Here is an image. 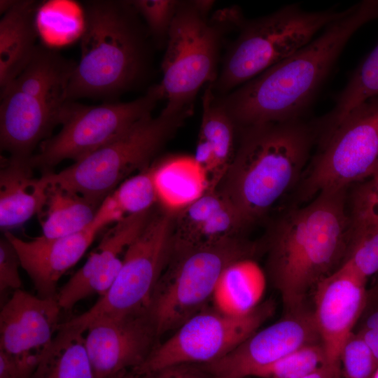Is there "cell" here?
Wrapping results in <instances>:
<instances>
[{"label": "cell", "instance_id": "cell-1", "mask_svg": "<svg viewBox=\"0 0 378 378\" xmlns=\"http://www.w3.org/2000/svg\"><path fill=\"white\" fill-rule=\"evenodd\" d=\"M348 188L320 192L302 206H292L271 225L262 250L266 274L286 312L306 307L317 284L344 262L353 227Z\"/></svg>", "mask_w": 378, "mask_h": 378}, {"label": "cell", "instance_id": "cell-2", "mask_svg": "<svg viewBox=\"0 0 378 378\" xmlns=\"http://www.w3.org/2000/svg\"><path fill=\"white\" fill-rule=\"evenodd\" d=\"M378 19V0L345 9L304 47L217 99L237 128L303 118L351 36Z\"/></svg>", "mask_w": 378, "mask_h": 378}, {"label": "cell", "instance_id": "cell-3", "mask_svg": "<svg viewBox=\"0 0 378 378\" xmlns=\"http://www.w3.org/2000/svg\"><path fill=\"white\" fill-rule=\"evenodd\" d=\"M233 160L217 190L246 228L297 188L316 141L315 122L303 118L238 129Z\"/></svg>", "mask_w": 378, "mask_h": 378}, {"label": "cell", "instance_id": "cell-4", "mask_svg": "<svg viewBox=\"0 0 378 378\" xmlns=\"http://www.w3.org/2000/svg\"><path fill=\"white\" fill-rule=\"evenodd\" d=\"M131 3H85L80 59L66 91V100L114 97L130 87L144 66V45Z\"/></svg>", "mask_w": 378, "mask_h": 378}, {"label": "cell", "instance_id": "cell-5", "mask_svg": "<svg viewBox=\"0 0 378 378\" xmlns=\"http://www.w3.org/2000/svg\"><path fill=\"white\" fill-rule=\"evenodd\" d=\"M191 114L163 110L148 115L108 144L59 172L41 174L57 185L90 200L104 199L135 172L149 168L153 160Z\"/></svg>", "mask_w": 378, "mask_h": 378}, {"label": "cell", "instance_id": "cell-6", "mask_svg": "<svg viewBox=\"0 0 378 378\" xmlns=\"http://www.w3.org/2000/svg\"><path fill=\"white\" fill-rule=\"evenodd\" d=\"M344 10L307 11L292 4L261 18L243 20L213 87L226 92L248 82L309 43Z\"/></svg>", "mask_w": 378, "mask_h": 378}, {"label": "cell", "instance_id": "cell-7", "mask_svg": "<svg viewBox=\"0 0 378 378\" xmlns=\"http://www.w3.org/2000/svg\"><path fill=\"white\" fill-rule=\"evenodd\" d=\"M262 249V244L240 236L209 246L172 253L148 309L158 338L207 307L220 274L230 263L255 258Z\"/></svg>", "mask_w": 378, "mask_h": 378}, {"label": "cell", "instance_id": "cell-8", "mask_svg": "<svg viewBox=\"0 0 378 378\" xmlns=\"http://www.w3.org/2000/svg\"><path fill=\"white\" fill-rule=\"evenodd\" d=\"M316 133V150L297 187L299 203L323 190L349 188L378 169V96Z\"/></svg>", "mask_w": 378, "mask_h": 378}, {"label": "cell", "instance_id": "cell-9", "mask_svg": "<svg viewBox=\"0 0 378 378\" xmlns=\"http://www.w3.org/2000/svg\"><path fill=\"white\" fill-rule=\"evenodd\" d=\"M211 1L180 3L167 36L162 79L155 88L167 100L162 109L178 113L190 108L199 90L216 80L221 29L207 18Z\"/></svg>", "mask_w": 378, "mask_h": 378}, {"label": "cell", "instance_id": "cell-10", "mask_svg": "<svg viewBox=\"0 0 378 378\" xmlns=\"http://www.w3.org/2000/svg\"><path fill=\"white\" fill-rule=\"evenodd\" d=\"M175 215L155 206L145 227L125 251L122 267L109 290L87 312L66 322L85 332L96 318L148 311L171 258Z\"/></svg>", "mask_w": 378, "mask_h": 378}, {"label": "cell", "instance_id": "cell-11", "mask_svg": "<svg viewBox=\"0 0 378 378\" xmlns=\"http://www.w3.org/2000/svg\"><path fill=\"white\" fill-rule=\"evenodd\" d=\"M161 99L154 85L129 102L85 106L66 102L59 114L60 131L40 144L38 152L29 159L31 167L45 174L54 172L64 160H79L152 114Z\"/></svg>", "mask_w": 378, "mask_h": 378}, {"label": "cell", "instance_id": "cell-12", "mask_svg": "<svg viewBox=\"0 0 378 378\" xmlns=\"http://www.w3.org/2000/svg\"><path fill=\"white\" fill-rule=\"evenodd\" d=\"M271 300L245 316H232L207 307L158 343L135 370L145 375L178 364L206 365L223 358L259 330L274 313Z\"/></svg>", "mask_w": 378, "mask_h": 378}, {"label": "cell", "instance_id": "cell-13", "mask_svg": "<svg viewBox=\"0 0 378 378\" xmlns=\"http://www.w3.org/2000/svg\"><path fill=\"white\" fill-rule=\"evenodd\" d=\"M321 342L312 309L286 312L259 329L227 355L201 365L213 378H248L257 370L308 344Z\"/></svg>", "mask_w": 378, "mask_h": 378}, {"label": "cell", "instance_id": "cell-14", "mask_svg": "<svg viewBox=\"0 0 378 378\" xmlns=\"http://www.w3.org/2000/svg\"><path fill=\"white\" fill-rule=\"evenodd\" d=\"M85 343L95 378H119L141 365L158 344L148 311L102 316L86 326Z\"/></svg>", "mask_w": 378, "mask_h": 378}, {"label": "cell", "instance_id": "cell-15", "mask_svg": "<svg viewBox=\"0 0 378 378\" xmlns=\"http://www.w3.org/2000/svg\"><path fill=\"white\" fill-rule=\"evenodd\" d=\"M365 282L366 279L342 264L313 292V316L328 363H340L342 346L365 307Z\"/></svg>", "mask_w": 378, "mask_h": 378}, {"label": "cell", "instance_id": "cell-16", "mask_svg": "<svg viewBox=\"0 0 378 378\" xmlns=\"http://www.w3.org/2000/svg\"><path fill=\"white\" fill-rule=\"evenodd\" d=\"M61 310L57 298L14 290L0 312V351L39 361L58 330Z\"/></svg>", "mask_w": 378, "mask_h": 378}, {"label": "cell", "instance_id": "cell-17", "mask_svg": "<svg viewBox=\"0 0 378 378\" xmlns=\"http://www.w3.org/2000/svg\"><path fill=\"white\" fill-rule=\"evenodd\" d=\"M154 207L123 218L104 234L85 263L58 288L62 310L71 309L92 295L103 296L109 290L122 267L121 254L145 227Z\"/></svg>", "mask_w": 378, "mask_h": 378}, {"label": "cell", "instance_id": "cell-18", "mask_svg": "<svg viewBox=\"0 0 378 378\" xmlns=\"http://www.w3.org/2000/svg\"><path fill=\"white\" fill-rule=\"evenodd\" d=\"M106 225L95 216L83 231L57 238L42 235L26 241L10 232L3 234L10 240L19 255L21 267L30 278L37 295L57 298V284L61 277L75 265Z\"/></svg>", "mask_w": 378, "mask_h": 378}, {"label": "cell", "instance_id": "cell-19", "mask_svg": "<svg viewBox=\"0 0 378 378\" xmlns=\"http://www.w3.org/2000/svg\"><path fill=\"white\" fill-rule=\"evenodd\" d=\"M62 108L13 88L1 90V150L11 157L30 159L59 125Z\"/></svg>", "mask_w": 378, "mask_h": 378}, {"label": "cell", "instance_id": "cell-20", "mask_svg": "<svg viewBox=\"0 0 378 378\" xmlns=\"http://www.w3.org/2000/svg\"><path fill=\"white\" fill-rule=\"evenodd\" d=\"M246 229L231 203L218 190L204 195L175 215L172 253L214 245L240 237Z\"/></svg>", "mask_w": 378, "mask_h": 378}, {"label": "cell", "instance_id": "cell-21", "mask_svg": "<svg viewBox=\"0 0 378 378\" xmlns=\"http://www.w3.org/2000/svg\"><path fill=\"white\" fill-rule=\"evenodd\" d=\"M29 159L1 157L0 227L3 232L22 225L43 209L48 181L36 177Z\"/></svg>", "mask_w": 378, "mask_h": 378}, {"label": "cell", "instance_id": "cell-22", "mask_svg": "<svg viewBox=\"0 0 378 378\" xmlns=\"http://www.w3.org/2000/svg\"><path fill=\"white\" fill-rule=\"evenodd\" d=\"M234 122L218 102L212 83L202 97V115L194 158L204 169L209 190L218 188L235 154Z\"/></svg>", "mask_w": 378, "mask_h": 378}, {"label": "cell", "instance_id": "cell-23", "mask_svg": "<svg viewBox=\"0 0 378 378\" xmlns=\"http://www.w3.org/2000/svg\"><path fill=\"white\" fill-rule=\"evenodd\" d=\"M36 3L16 0L0 20V87L3 90L24 70L37 47Z\"/></svg>", "mask_w": 378, "mask_h": 378}, {"label": "cell", "instance_id": "cell-24", "mask_svg": "<svg viewBox=\"0 0 378 378\" xmlns=\"http://www.w3.org/2000/svg\"><path fill=\"white\" fill-rule=\"evenodd\" d=\"M267 276L254 258L230 263L220 274L211 299V307L224 314L241 316L262 302Z\"/></svg>", "mask_w": 378, "mask_h": 378}, {"label": "cell", "instance_id": "cell-25", "mask_svg": "<svg viewBox=\"0 0 378 378\" xmlns=\"http://www.w3.org/2000/svg\"><path fill=\"white\" fill-rule=\"evenodd\" d=\"M158 204L178 213L209 191L206 175L195 158L177 155L150 166Z\"/></svg>", "mask_w": 378, "mask_h": 378}, {"label": "cell", "instance_id": "cell-26", "mask_svg": "<svg viewBox=\"0 0 378 378\" xmlns=\"http://www.w3.org/2000/svg\"><path fill=\"white\" fill-rule=\"evenodd\" d=\"M76 64L48 46L38 45L24 70L3 90H17L60 109L68 102L66 91Z\"/></svg>", "mask_w": 378, "mask_h": 378}, {"label": "cell", "instance_id": "cell-27", "mask_svg": "<svg viewBox=\"0 0 378 378\" xmlns=\"http://www.w3.org/2000/svg\"><path fill=\"white\" fill-rule=\"evenodd\" d=\"M80 328L60 323L31 378H95Z\"/></svg>", "mask_w": 378, "mask_h": 378}, {"label": "cell", "instance_id": "cell-28", "mask_svg": "<svg viewBox=\"0 0 378 378\" xmlns=\"http://www.w3.org/2000/svg\"><path fill=\"white\" fill-rule=\"evenodd\" d=\"M101 204L77 192L50 184L46 204L38 214L41 235L57 238L83 231L92 223Z\"/></svg>", "mask_w": 378, "mask_h": 378}, {"label": "cell", "instance_id": "cell-29", "mask_svg": "<svg viewBox=\"0 0 378 378\" xmlns=\"http://www.w3.org/2000/svg\"><path fill=\"white\" fill-rule=\"evenodd\" d=\"M378 96V44L354 71L337 94L335 106L317 120L320 128L331 126L354 108Z\"/></svg>", "mask_w": 378, "mask_h": 378}, {"label": "cell", "instance_id": "cell-30", "mask_svg": "<svg viewBox=\"0 0 378 378\" xmlns=\"http://www.w3.org/2000/svg\"><path fill=\"white\" fill-rule=\"evenodd\" d=\"M108 197L122 218L153 209L158 198L150 167L123 181Z\"/></svg>", "mask_w": 378, "mask_h": 378}, {"label": "cell", "instance_id": "cell-31", "mask_svg": "<svg viewBox=\"0 0 378 378\" xmlns=\"http://www.w3.org/2000/svg\"><path fill=\"white\" fill-rule=\"evenodd\" d=\"M326 362L321 342L304 346L255 370L251 377L300 378Z\"/></svg>", "mask_w": 378, "mask_h": 378}, {"label": "cell", "instance_id": "cell-32", "mask_svg": "<svg viewBox=\"0 0 378 378\" xmlns=\"http://www.w3.org/2000/svg\"><path fill=\"white\" fill-rule=\"evenodd\" d=\"M347 206L353 227L378 225V169L348 188Z\"/></svg>", "mask_w": 378, "mask_h": 378}, {"label": "cell", "instance_id": "cell-33", "mask_svg": "<svg viewBox=\"0 0 378 378\" xmlns=\"http://www.w3.org/2000/svg\"><path fill=\"white\" fill-rule=\"evenodd\" d=\"M342 264L366 279L378 272V225L353 227L347 254Z\"/></svg>", "mask_w": 378, "mask_h": 378}, {"label": "cell", "instance_id": "cell-34", "mask_svg": "<svg viewBox=\"0 0 378 378\" xmlns=\"http://www.w3.org/2000/svg\"><path fill=\"white\" fill-rule=\"evenodd\" d=\"M340 363L346 378H372L378 366L370 348L354 331L342 346Z\"/></svg>", "mask_w": 378, "mask_h": 378}, {"label": "cell", "instance_id": "cell-35", "mask_svg": "<svg viewBox=\"0 0 378 378\" xmlns=\"http://www.w3.org/2000/svg\"><path fill=\"white\" fill-rule=\"evenodd\" d=\"M132 6L144 18L149 30L158 38L166 36L180 5L173 0H136Z\"/></svg>", "mask_w": 378, "mask_h": 378}, {"label": "cell", "instance_id": "cell-36", "mask_svg": "<svg viewBox=\"0 0 378 378\" xmlns=\"http://www.w3.org/2000/svg\"><path fill=\"white\" fill-rule=\"evenodd\" d=\"M21 262L18 252L3 234L0 239V292L18 290L22 288L19 273Z\"/></svg>", "mask_w": 378, "mask_h": 378}, {"label": "cell", "instance_id": "cell-37", "mask_svg": "<svg viewBox=\"0 0 378 378\" xmlns=\"http://www.w3.org/2000/svg\"><path fill=\"white\" fill-rule=\"evenodd\" d=\"M38 363L0 351V378H31Z\"/></svg>", "mask_w": 378, "mask_h": 378}, {"label": "cell", "instance_id": "cell-38", "mask_svg": "<svg viewBox=\"0 0 378 378\" xmlns=\"http://www.w3.org/2000/svg\"><path fill=\"white\" fill-rule=\"evenodd\" d=\"M143 378H213L202 365L178 364L143 375Z\"/></svg>", "mask_w": 378, "mask_h": 378}, {"label": "cell", "instance_id": "cell-39", "mask_svg": "<svg viewBox=\"0 0 378 378\" xmlns=\"http://www.w3.org/2000/svg\"><path fill=\"white\" fill-rule=\"evenodd\" d=\"M340 363L326 362L312 372L300 378H340Z\"/></svg>", "mask_w": 378, "mask_h": 378}, {"label": "cell", "instance_id": "cell-40", "mask_svg": "<svg viewBox=\"0 0 378 378\" xmlns=\"http://www.w3.org/2000/svg\"><path fill=\"white\" fill-rule=\"evenodd\" d=\"M16 0H1L0 1V13L4 14L7 12L15 3Z\"/></svg>", "mask_w": 378, "mask_h": 378}, {"label": "cell", "instance_id": "cell-41", "mask_svg": "<svg viewBox=\"0 0 378 378\" xmlns=\"http://www.w3.org/2000/svg\"><path fill=\"white\" fill-rule=\"evenodd\" d=\"M372 378H378V366L377 368H376Z\"/></svg>", "mask_w": 378, "mask_h": 378}, {"label": "cell", "instance_id": "cell-42", "mask_svg": "<svg viewBox=\"0 0 378 378\" xmlns=\"http://www.w3.org/2000/svg\"><path fill=\"white\" fill-rule=\"evenodd\" d=\"M119 378H136V377L132 375H127V376H121Z\"/></svg>", "mask_w": 378, "mask_h": 378}, {"label": "cell", "instance_id": "cell-43", "mask_svg": "<svg viewBox=\"0 0 378 378\" xmlns=\"http://www.w3.org/2000/svg\"><path fill=\"white\" fill-rule=\"evenodd\" d=\"M248 378H250V377H248Z\"/></svg>", "mask_w": 378, "mask_h": 378}]
</instances>
